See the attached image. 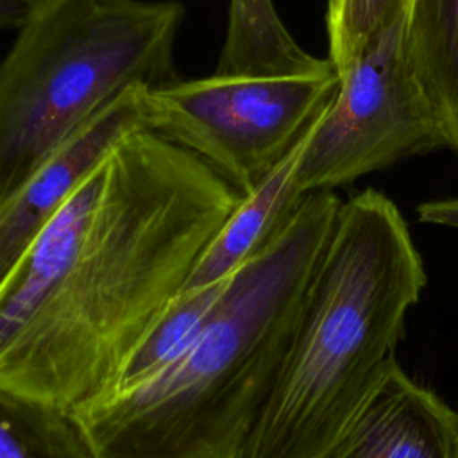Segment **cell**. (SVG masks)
Segmentation results:
<instances>
[{"mask_svg":"<svg viewBox=\"0 0 458 458\" xmlns=\"http://www.w3.org/2000/svg\"><path fill=\"white\" fill-rule=\"evenodd\" d=\"M242 197L156 131L125 136L0 284V388L100 401Z\"/></svg>","mask_w":458,"mask_h":458,"instance_id":"6da1fadb","label":"cell"},{"mask_svg":"<svg viewBox=\"0 0 458 458\" xmlns=\"http://www.w3.org/2000/svg\"><path fill=\"white\" fill-rule=\"evenodd\" d=\"M342 200L306 193L229 279L193 345L159 377L73 413L95 458H245Z\"/></svg>","mask_w":458,"mask_h":458,"instance_id":"7a4b0ae2","label":"cell"},{"mask_svg":"<svg viewBox=\"0 0 458 458\" xmlns=\"http://www.w3.org/2000/svg\"><path fill=\"white\" fill-rule=\"evenodd\" d=\"M424 284L399 208L370 188L342 202L245 458H317L395 360Z\"/></svg>","mask_w":458,"mask_h":458,"instance_id":"3957f363","label":"cell"},{"mask_svg":"<svg viewBox=\"0 0 458 458\" xmlns=\"http://www.w3.org/2000/svg\"><path fill=\"white\" fill-rule=\"evenodd\" d=\"M177 0H34L0 59V208L129 89L177 79Z\"/></svg>","mask_w":458,"mask_h":458,"instance_id":"277c9868","label":"cell"},{"mask_svg":"<svg viewBox=\"0 0 458 458\" xmlns=\"http://www.w3.org/2000/svg\"><path fill=\"white\" fill-rule=\"evenodd\" d=\"M338 84L336 70L175 79L145 89L143 125L199 156L247 195L293 148Z\"/></svg>","mask_w":458,"mask_h":458,"instance_id":"5b68a950","label":"cell"},{"mask_svg":"<svg viewBox=\"0 0 458 458\" xmlns=\"http://www.w3.org/2000/svg\"><path fill=\"white\" fill-rule=\"evenodd\" d=\"M406 9L338 73L340 84L306 132L293 179L301 193L335 190L444 147L406 57Z\"/></svg>","mask_w":458,"mask_h":458,"instance_id":"8992f818","label":"cell"},{"mask_svg":"<svg viewBox=\"0 0 458 458\" xmlns=\"http://www.w3.org/2000/svg\"><path fill=\"white\" fill-rule=\"evenodd\" d=\"M143 88L120 95L63 145L0 208V284L75 188L143 125Z\"/></svg>","mask_w":458,"mask_h":458,"instance_id":"52a82bcc","label":"cell"},{"mask_svg":"<svg viewBox=\"0 0 458 458\" xmlns=\"http://www.w3.org/2000/svg\"><path fill=\"white\" fill-rule=\"evenodd\" d=\"M317 458H458V411L394 360Z\"/></svg>","mask_w":458,"mask_h":458,"instance_id":"ba28073f","label":"cell"},{"mask_svg":"<svg viewBox=\"0 0 458 458\" xmlns=\"http://www.w3.org/2000/svg\"><path fill=\"white\" fill-rule=\"evenodd\" d=\"M308 129L279 165L242 197L195 259L181 292L204 288L231 277L292 215L306 195L299 191L293 170Z\"/></svg>","mask_w":458,"mask_h":458,"instance_id":"9c48e42d","label":"cell"},{"mask_svg":"<svg viewBox=\"0 0 458 458\" xmlns=\"http://www.w3.org/2000/svg\"><path fill=\"white\" fill-rule=\"evenodd\" d=\"M404 45L444 147L458 152V0H410Z\"/></svg>","mask_w":458,"mask_h":458,"instance_id":"30bf717a","label":"cell"},{"mask_svg":"<svg viewBox=\"0 0 458 458\" xmlns=\"http://www.w3.org/2000/svg\"><path fill=\"white\" fill-rule=\"evenodd\" d=\"M331 59L306 52L279 18L274 0H229L216 73L322 75Z\"/></svg>","mask_w":458,"mask_h":458,"instance_id":"8fae6325","label":"cell"},{"mask_svg":"<svg viewBox=\"0 0 458 458\" xmlns=\"http://www.w3.org/2000/svg\"><path fill=\"white\" fill-rule=\"evenodd\" d=\"M229 279L179 292L132 349L102 399L134 392L170 369L206 327Z\"/></svg>","mask_w":458,"mask_h":458,"instance_id":"7c38bea8","label":"cell"},{"mask_svg":"<svg viewBox=\"0 0 458 458\" xmlns=\"http://www.w3.org/2000/svg\"><path fill=\"white\" fill-rule=\"evenodd\" d=\"M0 458H95L75 417L0 388Z\"/></svg>","mask_w":458,"mask_h":458,"instance_id":"4fadbf2b","label":"cell"},{"mask_svg":"<svg viewBox=\"0 0 458 458\" xmlns=\"http://www.w3.org/2000/svg\"><path fill=\"white\" fill-rule=\"evenodd\" d=\"M410 0H336L326 9L329 59L342 73L361 48L392 20Z\"/></svg>","mask_w":458,"mask_h":458,"instance_id":"5bb4252c","label":"cell"},{"mask_svg":"<svg viewBox=\"0 0 458 458\" xmlns=\"http://www.w3.org/2000/svg\"><path fill=\"white\" fill-rule=\"evenodd\" d=\"M417 215L424 224L458 229V197L422 202L417 208Z\"/></svg>","mask_w":458,"mask_h":458,"instance_id":"9a60e30c","label":"cell"},{"mask_svg":"<svg viewBox=\"0 0 458 458\" xmlns=\"http://www.w3.org/2000/svg\"><path fill=\"white\" fill-rule=\"evenodd\" d=\"M34 0H0V30L18 29L27 18Z\"/></svg>","mask_w":458,"mask_h":458,"instance_id":"2e32d148","label":"cell"},{"mask_svg":"<svg viewBox=\"0 0 458 458\" xmlns=\"http://www.w3.org/2000/svg\"><path fill=\"white\" fill-rule=\"evenodd\" d=\"M335 2H336V0H327V5H329V4H335Z\"/></svg>","mask_w":458,"mask_h":458,"instance_id":"e0dca14e","label":"cell"}]
</instances>
